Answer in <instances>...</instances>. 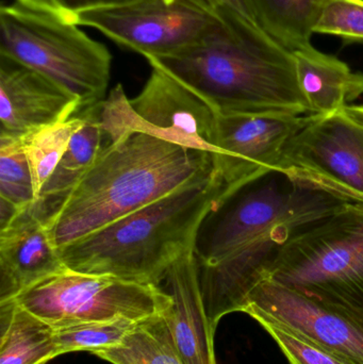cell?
<instances>
[{"instance_id":"cell-3","label":"cell","mask_w":363,"mask_h":364,"mask_svg":"<svg viewBox=\"0 0 363 364\" xmlns=\"http://www.w3.org/2000/svg\"><path fill=\"white\" fill-rule=\"evenodd\" d=\"M215 168L211 154L130 132L104 149L49 218L51 241L63 247Z\"/></svg>"},{"instance_id":"cell-16","label":"cell","mask_w":363,"mask_h":364,"mask_svg":"<svg viewBox=\"0 0 363 364\" xmlns=\"http://www.w3.org/2000/svg\"><path fill=\"white\" fill-rule=\"evenodd\" d=\"M296 76L311 113L330 115L363 95V74L345 62L326 55L313 45L292 51Z\"/></svg>"},{"instance_id":"cell-17","label":"cell","mask_w":363,"mask_h":364,"mask_svg":"<svg viewBox=\"0 0 363 364\" xmlns=\"http://www.w3.org/2000/svg\"><path fill=\"white\" fill-rule=\"evenodd\" d=\"M100 102L78 113L83 117L82 126L75 132L67 151L42 188L38 203L46 210L49 218L59 209L104 149L112 144L100 122Z\"/></svg>"},{"instance_id":"cell-19","label":"cell","mask_w":363,"mask_h":364,"mask_svg":"<svg viewBox=\"0 0 363 364\" xmlns=\"http://www.w3.org/2000/svg\"><path fill=\"white\" fill-rule=\"evenodd\" d=\"M93 355L112 364H185L164 312L139 321L121 343Z\"/></svg>"},{"instance_id":"cell-5","label":"cell","mask_w":363,"mask_h":364,"mask_svg":"<svg viewBox=\"0 0 363 364\" xmlns=\"http://www.w3.org/2000/svg\"><path fill=\"white\" fill-rule=\"evenodd\" d=\"M0 55L38 70L67 90L81 111L106 98L112 55L78 25L18 2L0 9Z\"/></svg>"},{"instance_id":"cell-15","label":"cell","mask_w":363,"mask_h":364,"mask_svg":"<svg viewBox=\"0 0 363 364\" xmlns=\"http://www.w3.org/2000/svg\"><path fill=\"white\" fill-rule=\"evenodd\" d=\"M162 284L161 288L172 297L164 316L183 363L217 364L215 331L205 309L194 254L176 261Z\"/></svg>"},{"instance_id":"cell-7","label":"cell","mask_w":363,"mask_h":364,"mask_svg":"<svg viewBox=\"0 0 363 364\" xmlns=\"http://www.w3.org/2000/svg\"><path fill=\"white\" fill-rule=\"evenodd\" d=\"M14 299L55 328L117 318L140 321L166 312L172 305V297L161 287L68 269Z\"/></svg>"},{"instance_id":"cell-28","label":"cell","mask_w":363,"mask_h":364,"mask_svg":"<svg viewBox=\"0 0 363 364\" xmlns=\"http://www.w3.org/2000/svg\"><path fill=\"white\" fill-rule=\"evenodd\" d=\"M342 112L352 121L363 126V106H352L351 105V106L345 107Z\"/></svg>"},{"instance_id":"cell-10","label":"cell","mask_w":363,"mask_h":364,"mask_svg":"<svg viewBox=\"0 0 363 364\" xmlns=\"http://www.w3.org/2000/svg\"><path fill=\"white\" fill-rule=\"evenodd\" d=\"M278 172L363 205V126L342 111L313 115L288 143Z\"/></svg>"},{"instance_id":"cell-20","label":"cell","mask_w":363,"mask_h":364,"mask_svg":"<svg viewBox=\"0 0 363 364\" xmlns=\"http://www.w3.org/2000/svg\"><path fill=\"white\" fill-rule=\"evenodd\" d=\"M258 23L290 50L311 45L321 0H253Z\"/></svg>"},{"instance_id":"cell-22","label":"cell","mask_w":363,"mask_h":364,"mask_svg":"<svg viewBox=\"0 0 363 364\" xmlns=\"http://www.w3.org/2000/svg\"><path fill=\"white\" fill-rule=\"evenodd\" d=\"M82 124L83 117L77 114L67 121L47 126L23 139L38 200L45 183L67 151L72 136Z\"/></svg>"},{"instance_id":"cell-11","label":"cell","mask_w":363,"mask_h":364,"mask_svg":"<svg viewBox=\"0 0 363 364\" xmlns=\"http://www.w3.org/2000/svg\"><path fill=\"white\" fill-rule=\"evenodd\" d=\"M244 314L276 323L349 364H363V309L303 294L274 280L260 282Z\"/></svg>"},{"instance_id":"cell-13","label":"cell","mask_w":363,"mask_h":364,"mask_svg":"<svg viewBox=\"0 0 363 364\" xmlns=\"http://www.w3.org/2000/svg\"><path fill=\"white\" fill-rule=\"evenodd\" d=\"M80 111L79 100L55 81L0 55V139L23 140Z\"/></svg>"},{"instance_id":"cell-26","label":"cell","mask_w":363,"mask_h":364,"mask_svg":"<svg viewBox=\"0 0 363 364\" xmlns=\"http://www.w3.org/2000/svg\"><path fill=\"white\" fill-rule=\"evenodd\" d=\"M134 0H16L18 4L36 10L53 13L72 21L82 11L119 6Z\"/></svg>"},{"instance_id":"cell-12","label":"cell","mask_w":363,"mask_h":364,"mask_svg":"<svg viewBox=\"0 0 363 364\" xmlns=\"http://www.w3.org/2000/svg\"><path fill=\"white\" fill-rule=\"evenodd\" d=\"M313 115H219L213 159L225 192L278 172L288 143Z\"/></svg>"},{"instance_id":"cell-18","label":"cell","mask_w":363,"mask_h":364,"mask_svg":"<svg viewBox=\"0 0 363 364\" xmlns=\"http://www.w3.org/2000/svg\"><path fill=\"white\" fill-rule=\"evenodd\" d=\"M55 329L15 301H0V364H46L59 357Z\"/></svg>"},{"instance_id":"cell-27","label":"cell","mask_w":363,"mask_h":364,"mask_svg":"<svg viewBox=\"0 0 363 364\" xmlns=\"http://www.w3.org/2000/svg\"><path fill=\"white\" fill-rule=\"evenodd\" d=\"M207 1L212 8L226 9L251 23L259 25L253 0H207Z\"/></svg>"},{"instance_id":"cell-8","label":"cell","mask_w":363,"mask_h":364,"mask_svg":"<svg viewBox=\"0 0 363 364\" xmlns=\"http://www.w3.org/2000/svg\"><path fill=\"white\" fill-rule=\"evenodd\" d=\"M108 112L119 134L140 132L168 142L215 155L217 114L193 90L157 66L141 93L128 100L121 85L107 97Z\"/></svg>"},{"instance_id":"cell-24","label":"cell","mask_w":363,"mask_h":364,"mask_svg":"<svg viewBox=\"0 0 363 364\" xmlns=\"http://www.w3.org/2000/svg\"><path fill=\"white\" fill-rule=\"evenodd\" d=\"M315 33L363 44V0H321Z\"/></svg>"},{"instance_id":"cell-4","label":"cell","mask_w":363,"mask_h":364,"mask_svg":"<svg viewBox=\"0 0 363 364\" xmlns=\"http://www.w3.org/2000/svg\"><path fill=\"white\" fill-rule=\"evenodd\" d=\"M225 191L215 168L159 200L58 248L60 256L70 271L161 287L170 267L193 254L202 218Z\"/></svg>"},{"instance_id":"cell-25","label":"cell","mask_w":363,"mask_h":364,"mask_svg":"<svg viewBox=\"0 0 363 364\" xmlns=\"http://www.w3.org/2000/svg\"><path fill=\"white\" fill-rule=\"evenodd\" d=\"M254 320L276 342L290 364H349L276 323L264 318Z\"/></svg>"},{"instance_id":"cell-21","label":"cell","mask_w":363,"mask_h":364,"mask_svg":"<svg viewBox=\"0 0 363 364\" xmlns=\"http://www.w3.org/2000/svg\"><path fill=\"white\" fill-rule=\"evenodd\" d=\"M36 201L23 141L0 139V228Z\"/></svg>"},{"instance_id":"cell-29","label":"cell","mask_w":363,"mask_h":364,"mask_svg":"<svg viewBox=\"0 0 363 364\" xmlns=\"http://www.w3.org/2000/svg\"><path fill=\"white\" fill-rule=\"evenodd\" d=\"M166 2H172L174 1V0H166Z\"/></svg>"},{"instance_id":"cell-23","label":"cell","mask_w":363,"mask_h":364,"mask_svg":"<svg viewBox=\"0 0 363 364\" xmlns=\"http://www.w3.org/2000/svg\"><path fill=\"white\" fill-rule=\"evenodd\" d=\"M138 322L128 318H117L58 327L55 328V341L60 356L72 352L94 354L98 350L113 348L121 343Z\"/></svg>"},{"instance_id":"cell-14","label":"cell","mask_w":363,"mask_h":364,"mask_svg":"<svg viewBox=\"0 0 363 364\" xmlns=\"http://www.w3.org/2000/svg\"><path fill=\"white\" fill-rule=\"evenodd\" d=\"M48 220L36 201L0 228V301L67 269L51 241Z\"/></svg>"},{"instance_id":"cell-6","label":"cell","mask_w":363,"mask_h":364,"mask_svg":"<svg viewBox=\"0 0 363 364\" xmlns=\"http://www.w3.org/2000/svg\"><path fill=\"white\" fill-rule=\"evenodd\" d=\"M268 278L315 299L363 309V205L347 203L292 237Z\"/></svg>"},{"instance_id":"cell-9","label":"cell","mask_w":363,"mask_h":364,"mask_svg":"<svg viewBox=\"0 0 363 364\" xmlns=\"http://www.w3.org/2000/svg\"><path fill=\"white\" fill-rule=\"evenodd\" d=\"M220 21V13L207 0H134L82 11L72 18L76 25L94 28L145 59L200 42Z\"/></svg>"},{"instance_id":"cell-1","label":"cell","mask_w":363,"mask_h":364,"mask_svg":"<svg viewBox=\"0 0 363 364\" xmlns=\"http://www.w3.org/2000/svg\"><path fill=\"white\" fill-rule=\"evenodd\" d=\"M347 203L279 172L224 192L202 218L193 250L212 328L224 316L244 311L292 237Z\"/></svg>"},{"instance_id":"cell-2","label":"cell","mask_w":363,"mask_h":364,"mask_svg":"<svg viewBox=\"0 0 363 364\" xmlns=\"http://www.w3.org/2000/svg\"><path fill=\"white\" fill-rule=\"evenodd\" d=\"M221 21L200 42L146 58L204 98L219 115L313 114L292 50L258 23L215 9Z\"/></svg>"}]
</instances>
